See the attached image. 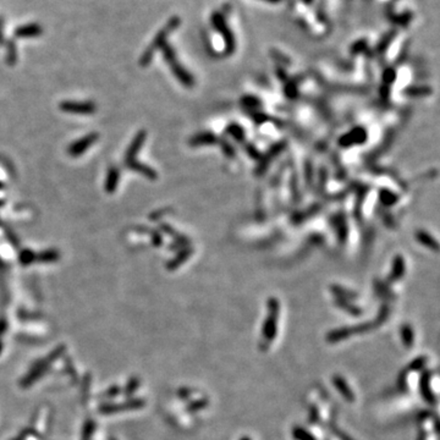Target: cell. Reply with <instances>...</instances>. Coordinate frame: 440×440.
<instances>
[{
	"mask_svg": "<svg viewBox=\"0 0 440 440\" xmlns=\"http://www.w3.org/2000/svg\"><path fill=\"white\" fill-rule=\"evenodd\" d=\"M212 23L216 30L219 31V33L224 37V42L226 45V51L228 53H232L235 49V39L232 36L230 29L228 27V25L225 22V18L220 12H214L212 15Z\"/></svg>",
	"mask_w": 440,
	"mask_h": 440,
	"instance_id": "6da1fadb",
	"label": "cell"
},
{
	"mask_svg": "<svg viewBox=\"0 0 440 440\" xmlns=\"http://www.w3.org/2000/svg\"><path fill=\"white\" fill-rule=\"evenodd\" d=\"M265 2H269V3H280L281 0H265Z\"/></svg>",
	"mask_w": 440,
	"mask_h": 440,
	"instance_id": "7a4b0ae2",
	"label": "cell"
},
{
	"mask_svg": "<svg viewBox=\"0 0 440 440\" xmlns=\"http://www.w3.org/2000/svg\"><path fill=\"white\" fill-rule=\"evenodd\" d=\"M305 3H307V4H311L312 0H305Z\"/></svg>",
	"mask_w": 440,
	"mask_h": 440,
	"instance_id": "3957f363",
	"label": "cell"
}]
</instances>
